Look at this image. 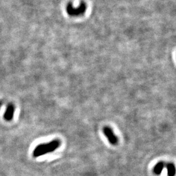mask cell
<instances>
[{
	"mask_svg": "<svg viewBox=\"0 0 176 176\" xmlns=\"http://www.w3.org/2000/svg\"><path fill=\"white\" fill-rule=\"evenodd\" d=\"M103 132L106 136L109 142L113 145H115L118 143V139L116 136L113 134V130L109 127H106L103 128Z\"/></svg>",
	"mask_w": 176,
	"mask_h": 176,
	"instance_id": "2",
	"label": "cell"
},
{
	"mask_svg": "<svg viewBox=\"0 0 176 176\" xmlns=\"http://www.w3.org/2000/svg\"><path fill=\"white\" fill-rule=\"evenodd\" d=\"M164 167H165V163L164 162H158L155 165V167L153 169L154 173L156 175H160Z\"/></svg>",
	"mask_w": 176,
	"mask_h": 176,
	"instance_id": "4",
	"label": "cell"
},
{
	"mask_svg": "<svg viewBox=\"0 0 176 176\" xmlns=\"http://www.w3.org/2000/svg\"><path fill=\"white\" fill-rule=\"evenodd\" d=\"M14 110L15 108L13 104H10L8 105L4 116L5 120L10 121L13 119L14 116Z\"/></svg>",
	"mask_w": 176,
	"mask_h": 176,
	"instance_id": "3",
	"label": "cell"
},
{
	"mask_svg": "<svg viewBox=\"0 0 176 176\" xmlns=\"http://www.w3.org/2000/svg\"><path fill=\"white\" fill-rule=\"evenodd\" d=\"M168 176H174L176 173V169L174 165L171 163H168L166 165Z\"/></svg>",
	"mask_w": 176,
	"mask_h": 176,
	"instance_id": "5",
	"label": "cell"
},
{
	"mask_svg": "<svg viewBox=\"0 0 176 176\" xmlns=\"http://www.w3.org/2000/svg\"><path fill=\"white\" fill-rule=\"evenodd\" d=\"M60 145V141L58 140H54L51 142L46 144L38 145L33 151V156L38 157L47 153H51L59 148Z\"/></svg>",
	"mask_w": 176,
	"mask_h": 176,
	"instance_id": "1",
	"label": "cell"
}]
</instances>
